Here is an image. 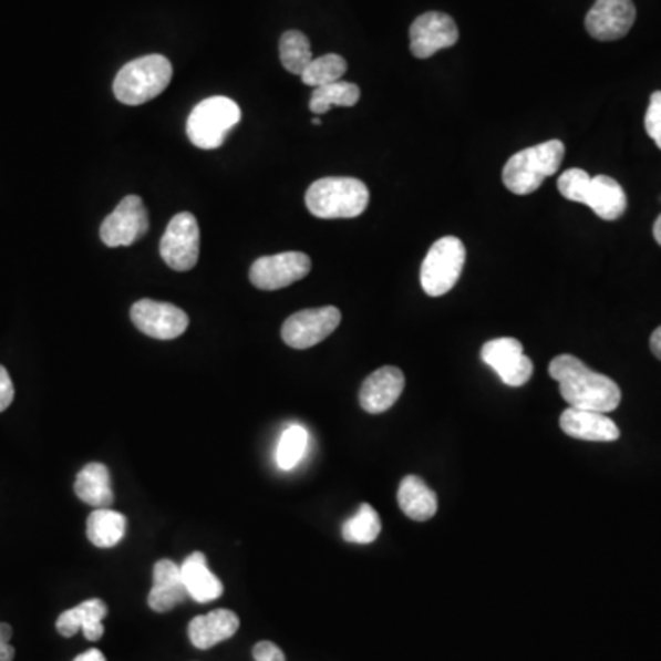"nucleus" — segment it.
Listing matches in <instances>:
<instances>
[{
    "label": "nucleus",
    "mask_w": 661,
    "mask_h": 661,
    "mask_svg": "<svg viewBox=\"0 0 661 661\" xmlns=\"http://www.w3.org/2000/svg\"><path fill=\"white\" fill-rule=\"evenodd\" d=\"M188 597L180 566L173 560L161 559L153 568V588L147 605L155 612H169Z\"/></svg>",
    "instance_id": "obj_17"
},
{
    "label": "nucleus",
    "mask_w": 661,
    "mask_h": 661,
    "mask_svg": "<svg viewBox=\"0 0 661 661\" xmlns=\"http://www.w3.org/2000/svg\"><path fill=\"white\" fill-rule=\"evenodd\" d=\"M312 124L320 125V124H322V120H320V118H312Z\"/></svg>",
    "instance_id": "obj_38"
},
{
    "label": "nucleus",
    "mask_w": 661,
    "mask_h": 661,
    "mask_svg": "<svg viewBox=\"0 0 661 661\" xmlns=\"http://www.w3.org/2000/svg\"><path fill=\"white\" fill-rule=\"evenodd\" d=\"M254 661H286V654L272 641H259L254 647Z\"/></svg>",
    "instance_id": "obj_32"
},
{
    "label": "nucleus",
    "mask_w": 661,
    "mask_h": 661,
    "mask_svg": "<svg viewBox=\"0 0 661 661\" xmlns=\"http://www.w3.org/2000/svg\"><path fill=\"white\" fill-rule=\"evenodd\" d=\"M131 320L151 339L173 340L188 329L189 318L180 307L166 301L141 300L131 307Z\"/></svg>",
    "instance_id": "obj_11"
},
{
    "label": "nucleus",
    "mask_w": 661,
    "mask_h": 661,
    "mask_svg": "<svg viewBox=\"0 0 661 661\" xmlns=\"http://www.w3.org/2000/svg\"><path fill=\"white\" fill-rule=\"evenodd\" d=\"M660 200H661V197H660Z\"/></svg>",
    "instance_id": "obj_39"
},
{
    "label": "nucleus",
    "mask_w": 661,
    "mask_h": 661,
    "mask_svg": "<svg viewBox=\"0 0 661 661\" xmlns=\"http://www.w3.org/2000/svg\"><path fill=\"white\" fill-rule=\"evenodd\" d=\"M647 135L651 136L654 144L661 149V91L654 92L649 102L645 114Z\"/></svg>",
    "instance_id": "obj_31"
},
{
    "label": "nucleus",
    "mask_w": 661,
    "mask_h": 661,
    "mask_svg": "<svg viewBox=\"0 0 661 661\" xmlns=\"http://www.w3.org/2000/svg\"><path fill=\"white\" fill-rule=\"evenodd\" d=\"M200 231L194 214L183 211L169 220L161 241V256L178 272L194 269L199 261Z\"/></svg>",
    "instance_id": "obj_8"
},
{
    "label": "nucleus",
    "mask_w": 661,
    "mask_h": 661,
    "mask_svg": "<svg viewBox=\"0 0 661 661\" xmlns=\"http://www.w3.org/2000/svg\"><path fill=\"white\" fill-rule=\"evenodd\" d=\"M345 71H348V63L342 55L326 54L322 58H314L300 78L306 85L317 89V86L342 81Z\"/></svg>",
    "instance_id": "obj_28"
},
{
    "label": "nucleus",
    "mask_w": 661,
    "mask_h": 661,
    "mask_svg": "<svg viewBox=\"0 0 661 661\" xmlns=\"http://www.w3.org/2000/svg\"><path fill=\"white\" fill-rule=\"evenodd\" d=\"M651 351L661 361V326L651 334Z\"/></svg>",
    "instance_id": "obj_35"
},
{
    "label": "nucleus",
    "mask_w": 661,
    "mask_h": 661,
    "mask_svg": "<svg viewBox=\"0 0 661 661\" xmlns=\"http://www.w3.org/2000/svg\"><path fill=\"white\" fill-rule=\"evenodd\" d=\"M361 100V89L355 83H348V81H337V83H329V85L317 86L312 91L311 102L309 109L312 114L328 113L329 109L334 107H355Z\"/></svg>",
    "instance_id": "obj_25"
},
{
    "label": "nucleus",
    "mask_w": 661,
    "mask_h": 661,
    "mask_svg": "<svg viewBox=\"0 0 661 661\" xmlns=\"http://www.w3.org/2000/svg\"><path fill=\"white\" fill-rule=\"evenodd\" d=\"M149 216L138 195H127L120 200L113 214H109L100 228V237L109 248L131 247L146 236Z\"/></svg>",
    "instance_id": "obj_9"
},
{
    "label": "nucleus",
    "mask_w": 661,
    "mask_h": 661,
    "mask_svg": "<svg viewBox=\"0 0 661 661\" xmlns=\"http://www.w3.org/2000/svg\"><path fill=\"white\" fill-rule=\"evenodd\" d=\"M173 78V66L167 58L161 54L144 55L130 61L116 74L113 83L114 96L124 105H144L161 96Z\"/></svg>",
    "instance_id": "obj_4"
},
{
    "label": "nucleus",
    "mask_w": 661,
    "mask_h": 661,
    "mask_svg": "<svg viewBox=\"0 0 661 661\" xmlns=\"http://www.w3.org/2000/svg\"><path fill=\"white\" fill-rule=\"evenodd\" d=\"M590 180L591 177L585 169L574 167V169H568V172L560 175L557 188H559V194L565 199L571 200V203H581L582 205Z\"/></svg>",
    "instance_id": "obj_30"
},
{
    "label": "nucleus",
    "mask_w": 661,
    "mask_h": 661,
    "mask_svg": "<svg viewBox=\"0 0 661 661\" xmlns=\"http://www.w3.org/2000/svg\"><path fill=\"white\" fill-rule=\"evenodd\" d=\"M239 630V618L236 612L219 608L206 616H197L189 623V641L200 651H208L220 641L230 640L231 636Z\"/></svg>",
    "instance_id": "obj_19"
},
{
    "label": "nucleus",
    "mask_w": 661,
    "mask_h": 661,
    "mask_svg": "<svg viewBox=\"0 0 661 661\" xmlns=\"http://www.w3.org/2000/svg\"><path fill=\"white\" fill-rule=\"evenodd\" d=\"M370 189L353 177H326L307 189L306 206L318 219H353L366 211Z\"/></svg>",
    "instance_id": "obj_2"
},
{
    "label": "nucleus",
    "mask_w": 661,
    "mask_h": 661,
    "mask_svg": "<svg viewBox=\"0 0 661 661\" xmlns=\"http://www.w3.org/2000/svg\"><path fill=\"white\" fill-rule=\"evenodd\" d=\"M467 259L462 239L454 236L441 237L432 245L421 265V287L432 298L445 296L456 287Z\"/></svg>",
    "instance_id": "obj_6"
},
{
    "label": "nucleus",
    "mask_w": 661,
    "mask_h": 661,
    "mask_svg": "<svg viewBox=\"0 0 661 661\" xmlns=\"http://www.w3.org/2000/svg\"><path fill=\"white\" fill-rule=\"evenodd\" d=\"M74 661H107L105 657H103L102 651H97V649H91V651L83 652L80 657L75 658Z\"/></svg>",
    "instance_id": "obj_36"
},
{
    "label": "nucleus",
    "mask_w": 661,
    "mask_h": 661,
    "mask_svg": "<svg viewBox=\"0 0 661 661\" xmlns=\"http://www.w3.org/2000/svg\"><path fill=\"white\" fill-rule=\"evenodd\" d=\"M107 612V605L102 599H89L61 613L55 621V629L63 638H72L81 630L89 641L102 640L105 632L103 619Z\"/></svg>",
    "instance_id": "obj_18"
},
{
    "label": "nucleus",
    "mask_w": 661,
    "mask_h": 661,
    "mask_svg": "<svg viewBox=\"0 0 661 661\" xmlns=\"http://www.w3.org/2000/svg\"><path fill=\"white\" fill-rule=\"evenodd\" d=\"M280 60L281 65L286 66L287 72L295 75L303 74L312 58L311 43L306 33L298 30H289L280 39Z\"/></svg>",
    "instance_id": "obj_26"
},
{
    "label": "nucleus",
    "mask_w": 661,
    "mask_h": 661,
    "mask_svg": "<svg viewBox=\"0 0 661 661\" xmlns=\"http://www.w3.org/2000/svg\"><path fill=\"white\" fill-rule=\"evenodd\" d=\"M127 518L122 513L105 509L92 512L86 520V537L96 548H113L124 538Z\"/></svg>",
    "instance_id": "obj_24"
},
{
    "label": "nucleus",
    "mask_w": 661,
    "mask_h": 661,
    "mask_svg": "<svg viewBox=\"0 0 661 661\" xmlns=\"http://www.w3.org/2000/svg\"><path fill=\"white\" fill-rule=\"evenodd\" d=\"M397 504L401 512L409 516L410 520H431L437 513L436 493L420 476H414V474L403 478V482L399 485Z\"/></svg>",
    "instance_id": "obj_23"
},
{
    "label": "nucleus",
    "mask_w": 661,
    "mask_h": 661,
    "mask_svg": "<svg viewBox=\"0 0 661 661\" xmlns=\"http://www.w3.org/2000/svg\"><path fill=\"white\" fill-rule=\"evenodd\" d=\"M549 375L559 382L560 395L571 409L608 414L621 403L618 382L601 375L574 355L555 357L549 362Z\"/></svg>",
    "instance_id": "obj_1"
},
{
    "label": "nucleus",
    "mask_w": 661,
    "mask_h": 661,
    "mask_svg": "<svg viewBox=\"0 0 661 661\" xmlns=\"http://www.w3.org/2000/svg\"><path fill=\"white\" fill-rule=\"evenodd\" d=\"M309 446V432L301 425H291L281 434L280 443L276 448V463L281 471H291L301 457L306 456Z\"/></svg>",
    "instance_id": "obj_29"
},
{
    "label": "nucleus",
    "mask_w": 661,
    "mask_h": 661,
    "mask_svg": "<svg viewBox=\"0 0 661 661\" xmlns=\"http://www.w3.org/2000/svg\"><path fill=\"white\" fill-rule=\"evenodd\" d=\"M340 320L342 314L333 306L303 309L287 318L281 328V339L292 350H309L337 331Z\"/></svg>",
    "instance_id": "obj_7"
},
{
    "label": "nucleus",
    "mask_w": 661,
    "mask_h": 661,
    "mask_svg": "<svg viewBox=\"0 0 661 661\" xmlns=\"http://www.w3.org/2000/svg\"><path fill=\"white\" fill-rule=\"evenodd\" d=\"M241 120V109L225 96L206 97L195 105L186 122V133L195 147L217 149Z\"/></svg>",
    "instance_id": "obj_5"
},
{
    "label": "nucleus",
    "mask_w": 661,
    "mask_h": 661,
    "mask_svg": "<svg viewBox=\"0 0 661 661\" xmlns=\"http://www.w3.org/2000/svg\"><path fill=\"white\" fill-rule=\"evenodd\" d=\"M482 361L493 368L507 386H524L533 375V362L524 355V345L509 337L489 340L482 348Z\"/></svg>",
    "instance_id": "obj_13"
},
{
    "label": "nucleus",
    "mask_w": 661,
    "mask_h": 661,
    "mask_svg": "<svg viewBox=\"0 0 661 661\" xmlns=\"http://www.w3.org/2000/svg\"><path fill=\"white\" fill-rule=\"evenodd\" d=\"M311 272V258L303 252H281L256 259L250 281L261 291H278L303 280Z\"/></svg>",
    "instance_id": "obj_10"
},
{
    "label": "nucleus",
    "mask_w": 661,
    "mask_h": 661,
    "mask_svg": "<svg viewBox=\"0 0 661 661\" xmlns=\"http://www.w3.org/2000/svg\"><path fill=\"white\" fill-rule=\"evenodd\" d=\"M404 373L395 366H382L362 382L359 401L368 414H382L397 403L404 390Z\"/></svg>",
    "instance_id": "obj_15"
},
{
    "label": "nucleus",
    "mask_w": 661,
    "mask_h": 661,
    "mask_svg": "<svg viewBox=\"0 0 661 661\" xmlns=\"http://www.w3.org/2000/svg\"><path fill=\"white\" fill-rule=\"evenodd\" d=\"M457 39L456 21L441 11H426L410 27V50L417 60H428L440 50L451 49Z\"/></svg>",
    "instance_id": "obj_12"
},
{
    "label": "nucleus",
    "mask_w": 661,
    "mask_h": 661,
    "mask_svg": "<svg viewBox=\"0 0 661 661\" xmlns=\"http://www.w3.org/2000/svg\"><path fill=\"white\" fill-rule=\"evenodd\" d=\"M565 144L560 141H548L538 146L527 147L507 161L502 172V180L512 194H535L543 186L544 178L559 172Z\"/></svg>",
    "instance_id": "obj_3"
},
{
    "label": "nucleus",
    "mask_w": 661,
    "mask_h": 661,
    "mask_svg": "<svg viewBox=\"0 0 661 661\" xmlns=\"http://www.w3.org/2000/svg\"><path fill=\"white\" fill-rule=\"evenodd\" d=\"M188 596L197 602H211L223 596V582L208 568L205 554L194 551L180 566Z\"/></svg>",
    "instance_id": "obj_21"
},
{
    "label": "nucleus",
    "mask_w": 661,
    "mask_h": 661,
    "mask_svg": "<svg viewBox=\"0 0 661 661\" xmlns=\"http://www.w3.org/2000/svg\"><path fill=\"white\" fill-rule=\"evenodd\" d=\"M75 495L86 506L105 509L113 506L114 493L111 487V473L103 463H89L81 468L74 484Z\"/></svg>",
    "instance_id": "obj_22"
},
{
    "label": "nucleus",
    "mask_w": 661,
    "mask_h": 661,
    "mask_svg": "<svg viewBox=\"0 0 661 661\" xmlns=\"http://www.w3.org/2000/svg\"><path fill=\"white\" fill-rule=\"evenodd\" d=\"M652 231H654V239H657L658 245L661 247V216L654 223V230Z\"/></svg>",
    "instance_id": "obj_37"
},
{
    "label": "nucleus",
    "mask_w": 661,
    "mask_h": 661,
    "mask_svg": "<svg viewBox=\"0 0 661 661\" xmlns=\"http://www.w3.org/2000/svg\"><path fill=\"white\" fill-rule=\"evenodd\" d=\"M582 205L590 206L597 217L602 220H616L627 211V194L618 180L608 175L591 177Z\"/></svg>",
    "instance_id": "obj_20"
},
{
    "label": "nucleus",
    "mask_w": 661,
    "mask_h": 661,
    "mask_svg": "<svg viewBox=\"0 0 661 661\" xmlns=\"http://www.w3.org/2000/svg\"><path fill=\"white\" fill-rule=\"evenodd\" d=\"M636 6L632 0H596L588 11L587 32L597 41H618L634 27Z\"/></svg>",
    "instance_id": "obj_14"
},
{
    "label": "nucleus",
    "mask_w": 661,
    "mask_h": 661,
    "mask_svg": "<svg viewBox=\"0 0 661 661\" xmlns=\"http://www.w3.org/2000/svg\"><path fill=\"white\" fill-rule=\"evenodd\" d=\"M13 629L8 623H0V661H13L16 649L10 645Z\"/></svg>",
    "instance_id": "obj_34"
},
{
    "label": "nucleus",
    "mask_w": 661,
    "mask_h": 661,
    "mask_svg": "<svg viewBox=\"0 0 661 661\" xmlns=\"http://www.w3.org/2000/svg\"><path fill=\"white\" fill-rule=\"evenodd\" d=\"M13 397H16V388L11 382L10 373L4 366H0V412L10 409Z\"/></svg>",
    "instance_id": "obj_33"
},
{
    "label": "nucleus",
    "mask_w": 661,
    "mask_h": 661,
    "mask_svg": "<svg viewBox=\"0 0 661 661\" xmlns=\"http://www.w3.org/2000/svg\"><path fill=\"white\" fill-rule=\"evenodd\" d=\"M560 428L570 437L596 443H612L621 436L618 425L607 414L571 406L560 415Z\"/></svg>",
    "instance_id": "obj_16"
},
{
    "label": "nucleus",
    "mask_w": 661,
    "mask_h": 661,
    "mask_svg": "<svg viewBox=\"0 0 661 661\" xmlns=\"http://www.w3.org/2000/svg\"><path fill=\"white\" fill-rule=\"evenodd\" d=\"M381 518L370 504H362L355 515L348 518L342 526L345 543L371 544L381 535Z\"/></svg>",
    "instance_id": "obj_27"
}]
</instances>
